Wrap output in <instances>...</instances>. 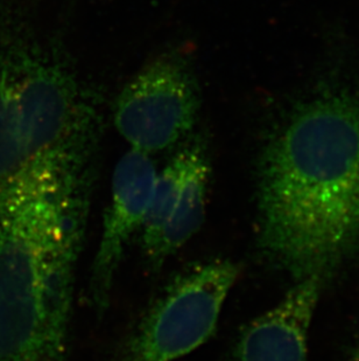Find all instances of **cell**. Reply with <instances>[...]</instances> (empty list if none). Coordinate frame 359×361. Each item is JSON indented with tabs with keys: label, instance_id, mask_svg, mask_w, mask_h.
Returning a JSON list of instances; mask_svg holds the SVG:
<instances>
[{
	"label": "cell",
	"instance_id": "obj_4",
	"mask_svg": "<svg viewBox=\"0 0 359 361\" xmlns=\"http://www.w3.org/2000/svg\"><path fill=\"white\" fill-rule=\"evenodd\" d=\"M201 90L189 63L166 55L146 66L115 99V126L134 150L158 154L189 136L201 110Z\"/></svg>",
	"mask_w": 359,
	"mask_h": 361
},
{
	"label": "cell",
	"instance_id": "obj_5",
	"mask_svg": "<svg viewBox=\"0 0 359 361\" xmlns=\"http://www.w3.org/2000/svg\"><path fill=\"white\" fill-rule=\"evenodd\" d=\"M156 176V165L149 154L134 149L124 154L115 166L111 202L104 215L89 288L92 304L99 312H104L108 307L126 245L143 228Z\"/></svg>",
	"mask_w": 359,
	"mask_h": 361
},
{
	"label": "cell",
	"instance_id": "obj_1",
	"mask_svg": "<svg viewBox=\"0 0 359 361\" xmlns=\"http://www.w3.org/2000/svg\"><path fill=\"white\" fill-rule=\"evenodd\" d=\"M258 247L298 281L325 282L359 252V97L302 103L258 164Z\"/></svg>",
	"mask_w": 359,
	"mask_h": 361
},
{
	"label": "cell",
	"instance_id": "obj_3",
	"mask_svg": "<svg viewBox=\"0 0 359 361\" xmlns=\"http://www.w3.org/2000/svg\"><path fill=\"white\" fill-rule=\"evenodd\" d=\"M238 276L239 267L225 259L179 275L127 338L120 361H175L206 344Z\"/></svg>",
	"mask_w": 359,
	"mask_h": 361
},
{
	"label": "cell",
	"instance_id": "obj_7",
	"mask_svg": "<svg viewBox=\"0 0 359 361\" xmlns=\"http://www.w3.org/2000/svg\"><path fill=\"white\" fill-rule=\"evenodd\" d=\"M209 178L210 158L207 143H204L191 164L182 191L163 226L156 247L146 257L151 269L161 268L167 259L201 228L206 216Z\"/></svg>",
	"mask_w": 359,
	"mask_h": 361
},
{
	"label": "cell",
	"instance_id": "obj_2",
	"mask_svg": "<svg viewBox=\"0 0 359 361\" xmlns=\"http://www.w3.org/2000/svg\"><path fill=\"white\" fill-rule=\"evenodd\" d=\"M94 167L0 188V361H65Z\"/></svg>",
	"mask_w": 359,
	"mask_h": 361
},
{
	"label": "cell",
	"instance_id": "obj_8",
	"mask_svg": "<svg viewBox=\"0 0 359 361\" xmlns=\"http://www.w3.org/2000/svg\"><path fill=\"white\" fill-rule=\"evenodd\" d=\"M353 361H359V353L356 355V358L353 359Z\"/></svg>",
	"mask_w": 359,
	"mask_h": 361
},
{
	"label": "cell",
	"instance_id": "obj_6",
	"mask_svg": "<svg viewBox=\"0 0 359 361\" xmlns=\"http://www.w3.org/2000/svg\"><path fill=\"white\" fill-rule=\"evenodd\" d=\"M322 282L298 281L282 302L245 327L232 361H307V343Z\"/></svg>",
	"mask_w": 359,
	"mask_h": 361
}]
</instances>
